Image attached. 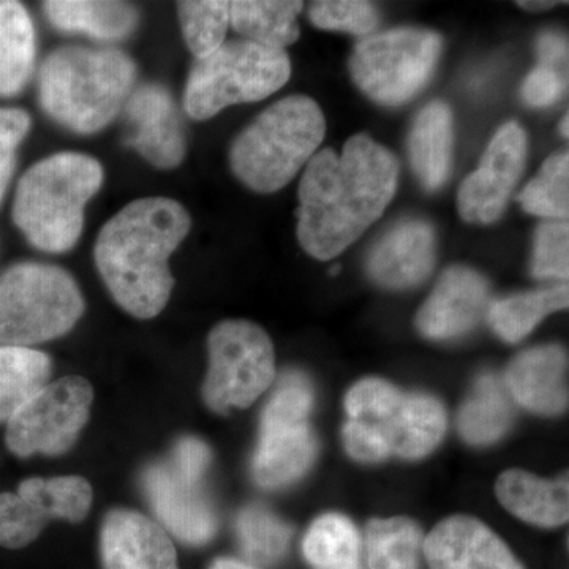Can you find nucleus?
I'll return each mask as SVG.
<instances>
[{
    "instance_id": "obj_23",
    "label": "nucleus",
    "mask_w": 569,
    "mask_h": 569,
    "mask_svg": "<svg viewBox=\"0 0 569 569\" xmlns=\"http://www.w3.org/2000/svg\"><path fill=\"white\" fill-rule=\"evenodd\" d=\"M415 174L433 192L447 182L452 157V114L447 103L432 102L419 112L408 137Z\"/></svg>"
},
{
    "instance_id": "obj_7",
    "label": "nucleus",
    "mask_w": 569,
    "mask_h": 569,
    "mask_svg": "<svg viewBox=\"0 0 569 569\" xmlns=\"http://www.w3.org/2000/svg\"><path fill=\"white\" fill-rule=\"evenodd\" d=\"M84 307L66 269L37 261L10 266L0 274V346L29 348L66 336Z\"/></svg>"
},
{
    "instance_id": "obj_41",
    "label": "nucleus",
    "mask_w": 569,
    "mask_h": 569,
    "mask_svg": "<svg viewBox=\"0 0 569 569\" xmlns=\"http://www.w3.org/2000/svg\"><path fill=\"white\" fill-rule=\"evenodd\" d=\"M537 51L539 66L550 67V69L557 71H560V67H567L568 41L560 33H542L538 39Z\"/></svg>"
},
{
    "instance_id": "obj_42",
    "label": "nucleus",
    "mask_w": 569,
    "mask_h": 569,
    "mask_svg": "<svg viewBox=\"0 0 569 569\" xmlns=\"http://www.w3.org/2000/svg\"><path fill=\"white\" fill-rule=\"evenodd\" d=\"M211 569H253L249 565L242 563V561L233 559H220L213 561Z\"/></svg>"
},
{
    "instance_id": "obj_34",
    "label": "nucleus",
    "mask_w": 569,
    "mask_h": 569,
    "mask_svg": "<svg viewBox=\"0 0 569 569\" xmlns=\"http://www.w3.org/2000/svg\"><path fill=\"white\" fill-rule=\"evenodd\" d=\"M236 530L246 556L260 565L282 559L291 537L290 527L263 507L242 509Z\"/></svg>"
},
{
    "instance_id": "obj_25",
    "label": "nucleus",
    "mask_w": 569,
    "mask_h": 569,
    "mask_svg": "<svg viewBox=\"0 0 569 569\" xmlns=\"http://www.w3.org/2000/svg\"><path fill=\"white\" fill-rule=\"evenodd\" d=\"M302 2H264L238 0L230 2V24L246 40L283 50L299 39L298 14Z\"/></svg>"
},
{
    "instance_id": "obj_6",
    "label": "nucleus",
    "mask_w": 569,
    "mask_h": 569,
    "mask_svg": "<svg viewBox=\"0 0 569 569\" xmlns=\"http://www.w3.org/2000/svg\"><path fill=\"white\" fill-rule=\"evenodd\" d=\"M325 133V116L317 102L306 96L287 97L236 138L231 170L254 192L274 193L310 162Z\"/></svg>"
},
{
    "instance_id": "obj_17",
    "label": "nucleus",
    "mask_w": 569,
    "mask_h": 569,
    "mask_svg": "<svg viewBox=\"0 0 569 569\" xmlns=\"http://www.w3.org/2000/svg\"><path fill=\"white\" fill-rule=\"evenodd\" d=\"M100 550L104 569H179L162 526L132 509H114L107 516Z\"/></svg>"
},
{
    "instance_id": "obj_5",
    "label": "nucleus",
    "mask_w": 569,
    "mask_h": 569,
    "mask_svg": "<svg viewBox=\"0 0 569 569\" xmlns=\"http://www.w3.org/2000/svg\"><path fill=\"white\" fill-rule=\"evenodd\" d=\"M103 176L102 163L84 153L40 160L18 182L14 224L41 252H69L80 241L86 204L102 189Z\"/></svg>"
},
{
    "instance_id": "obj_27",
    "label": "nucleus",
    "mask_w": 569,
    "mask_h": 569,
    "mask_svg": "<svg viewBox=\"0 0 569 569\" xmlns=\"http://www.w3.org/2000/svg\"><path fill=\"white\" fill-rule=\"evenodd\" d=\"M512 403L503 381L496 376L479 378L459 417L462 437L471 445H488L508 432Z\"/></svg>"
},
{
    "instance_id": "obj_37",
    "label": "nucleus",
    "mask_w": 569,
    "mask_h": 569,
    "mask_svg": "<svg viewBox=\"0 0 569 569\" xmlns=\"http://www.w3.org/2000/svg\"><path fill=\"white\" fill-rule=\"evenodd\" d=\"M569 227L567 220L539 224L535 234L531 272L538 279H568Z\"/></svg>"
},
{
    "instance_id": "obj_43",
    "label": "nucleus",
    "mask_w": 569,
    "mask_h": 569,
    "mask_svg": "<svg viewBox=\"0 0 569 569\" xmlns=\"http://www.w3.org/2000/svg\"><path fill=\"white\" fill-rule=\"evenodd\" d=\"M519 6L526 10L538 11V10L552 9V7L556 6V2H519Z\"/></svg>"
},
{
    "instance_id": "obj_29",
    "label": "nucleus",
    "mask_w": 569,
    "mask_h": 569,
    "mask_svg": "<svg viewBox=\"0 0 569 569\" xmlns=\"http://www.w3.org/2000/svg\"><path fill=\"white\" fill-rule=\"evenodd\" d=\"M421 531L413 520H372L367 527L370 569H419Z\"/></svg>"
},
{
    "instance_id": "obj_31",
    "label": "nucleus",
    "mask_w": 569,
    "mask_h": 569,
    "mask_svg": "<svg viewBox=\"0 0 569 569\" xmlns=\"http://www.w3.org/2000/svg\"><path fill=\"white\" fill-rule=\"evenodd\" d=\"M18 490L32 497L50 520L80 522L92 505L91 485L80 477L29 478Z\"/></svg>"
},
{
    "instance_id": "obj_4",
    "label": "nucleus",
    "mask_w": 569,
    "mask_h": 569,
    "mask_svg": "<svg viewBox=\"0 0 569 569\" xmlns=\"http://www.w3.org/2000/svg\"><path fill=\"white\" fill-rule=\"evenodd\" d=\"M343 443L359 462L389 456L419 459L447 432V415L433 397L406 395L378 378H366L348 392Z\"/></svg>"
},
{
    "instance_id": "obj_1",
    "label": "nucleus",
    "mask_w": 569,
    "mask_h": 569,
    "mask_svg": "<svg viewBox=\"0 0 569 569\" xmlns=\"http://www.w3.org/2000/svg\"><path fill=\"white\" fill-rule=\"evenodd\" d=\"M399 163L383 146L355 134L337 156L325 149L299 183L298 239L317 260H331L365 234L391 203Z\"/></svg>"
},
{
    "instance_id": "obj_8",
    "label": "nucleus",
    "mask_w": 569,
    "mask_h": 569,
    "mask_svg": "<svg viewBox=\"0 0 569 569\" xmlns=\"http://www.w3.org/2000/svg\"><path fill=\"white\" fill-rule=\"evenodd\" d=\"M291 77L284 50L249 40L224 41L211 56L197 59L187 80L183 110L206 121L231 104L252 103L280 91Z\"/></svg>"
},
{
    "instance_id": "obj_3",
    "label": "nucleus",
    "mask_w": 569,
    "mask_h": 569,
    "mask_svg": "<svg viewBox=\"0 0 569 569\" xmlns=\"http://www.w3.org/2000/svg\"><path fill=\"white\" fill-rule=\"evenodd\" d=\"M137 81L133 59L114 48L63 47L41 63L37 89L43 111L74 133L110 126Z\"/></svg>"
},
{
    "instance_id": "obj_26",
    "label": "nucleus",
    "mask_w": 569,
    "mask_h": 569,
    "mask_svg": "<svg viewBox=\"0 0 569 569\" xmlns=\"http://www.w3.org/2000/svg\"><path fill=\"white\" fill-rule=\"evenodd\" d=\"M51 359L28 347L0 346V422H7L51 377Z\"/></svg>"
},
{
    "instance_id": "obj_44",
    "label": "nucleus",
    "mask_w": 569,
    "mask_h": 569,
    "mask_svg": "<svg viewBox=\"0 0 569 569\" xmlns=\"http://www.w3.org/2000/svg\"><path fill=\"white\" fill-rule=\"evenodd\" d=\"M569 119H568V114H565V118L561 119V123H560V132L561 134H563V137H568V122Z\"/></svg>"
},
{
    "instance_id": "obj_30",
    "label": "nucleus",
    "mask_w": 569,
    "mask_h": 569,
    "mask_svg": "<svg viewBox=\"0 0 569 569\" xmlns=\"http://www.w3.org/2000/svg\"><path fill=\"white\" fill-rule=\"evenodd\" d=\"M359 552H361V539L358 530L343 516H321L307 531L306 559L318 569L358 565Z\"/></svg>"
},
{
    "instance_id": "obj_2",
    "label": "nucleus",
    "mask_w": 569,
    "mask_h": 569,
    "mask_svg": "<svg viewBox=\"0 0 569 569\" xmlns=\"http://www.w3.org/2000/svg\"><path fill=\"white\" fill-rule=\"evenodd\" d=\"M192 228V219L171 198H140L103 224L93 258L108 291L140 320L159 316L174 288L170 258Z\"/></svg>"
},
{
    "instance_id": "obj_18",
    "label": "nucleus",
    "mask_w": 569,
    "mask_h": 569,
    "mask_svg": "<svg viewBox=\"0 0 569 569\" xmlns=\"http://www.w3.org/2000/svg\"><path fill=\"white\" fill-rule=\"evenodd\" d=\"M425 553L430 569H523L489 527L467 516L438 523Z\"/></svg>"
},
{
    "instance_id": "obj_12",
    "label": "nucleus",
    "mask_w": 569,
    "mask_h": 569,
    "mask_svg": "<svg viewBox=\"0 0 569 569\" xmlns=\"http://www.w3.org/2000/svg\"><path fill=\"white\" fill-rule=\"evenodd\" d=\"M93 391L81 377L48 383L7 421L6 443L18 458L69 451L91 415Z\"/></svg>"
},
{
    "instance_id": "obj_33",
    "label": "nucleus",
    "mask_w": 569,
    "mask_h": 569,
    "mask_svg": "<svg viewBox=\"0 0 569 569\" xmlns=\"http://www.w3.org/2000/svg\"><path fill=\"white\" fill-rule=\"evenodd\" d=\"M527 212L545 219L567 220L569 213V153L549 157L537 178L519 194Z\"/></svg>"
},
{
    "instance_id": "obj_38",
    "label": "nucleus",
    "mask_w": 569,
    "mask_h": 569,
    "mask_svg": "<svg viewBox=\"0 0 569 569\" xmlns=\"http://www.w3.org/2000/svg\"><path fill=\"white\" fill-rule=\"evenodd\" d=\"M32 119L22 108H0V203L14 174L18 149L31 132Z\"/></svg>"
},
{
    "instance_id": "obj_21",
    "label": "nucleus",
    "mask_w": 569,
    "mask_h": 569,
    "mask_svg": "<svg viewBox=\"0 0 569 569\" xmlns=\"http://www.w3.org/2000/svg\"><path fill=\"white\" fill-rule=\"evenodd\" d=\"M497 496L508 511L541 527H559L568 522V478L557 481L509 470L497 482Z\"/></svg>"
},
{
    "instance_id": "obj_20",
    "label": "nucleus",
    "mask_w": 569,
    "mask_h": 569,
    "mask_svg": "<svg viewBox=\"0 0 569 569\" xmlns=\"http://www.w3.org/2000/svg\"><path fill=\"white\" fill-rule=\"evenodd\" d=\"M567 369V353L560 347L531 348L509 365L505 387L535 413H561L568 407Z\"/></svg>"
},
{
    "instance_id": "obj_13",
    "label": "nucleus",
    "mask_w": 569,
    "mask_h": 569,
    "mask_svg": "<svg viewBox=\"0 0 569 569\" xmlns=\"http://www.w3.org/2000/svg\"><path fill=\"white\" fill-rule=\"evenodd\" d=\"M527 157V134L518 122H507L493 134L481 163L458 194L460 217L468 223L489 224L500 219Z\"/></svg>"
},
{
    "instance_id": "obj_16",
    "label": "nucleus",
    "mask_w": 569,
    "mask_h": 569,
    "mask_svg": "<svg viewBox=\"0 0 569 569\" xmlns=\"http://www.w3.org/2000/svg\"><path fill=\"white\" fill-rule=\"evenodd\" d=\"M488 309L489 283L485 277L466 266H452L419 310L417 326L427 339H455L470 332Z\"/></svg>"
},
{
    "instance_id": "obj_40",
    "label": "nucleus",
    "mask_w": 569,
    "mask_h": 569,
    "mask_svg": "<svg viewBox=\"0 0 569 569\" xmlns=\"http://www.w3.org/2000/svg\"><path fill=\"white\" fill-rule=\"evenodd\" d=\"M171 463L182 473L197 479H204L211 466V451L200 438L186 437L176 443Z\"/></svg>"
},
{
    "instance_id": "obj_11",
    "label": "nucleus",
    "mask_w": 569,
    "mask_h": 569,
    "mask_svg": "<svg viewBox=\"0 0 569 569\" xmlns=\"http://www.w3.org/2000/svg\"><path fill=\"white\" fill-rule=\"evenodd\" d=\"M208 348L203 397L213 411L250 407L271 387L274 347L260 326L246 320L222 321L209 335Z\"/></svg>"
},
{
    "instance_id": "obj_19",
    "label": "nucleus",
    "mask_w": 569,
    "mask_h": 569,
    "mask_svg": "<svg viewBox=\"0 0 569 569\" xmlns=\"http://www.w3.org/2000/svg\"><path fill=\"white\" fill-rule=\"evenodd\" d=\"M436 264V233L425 220L408 219L395 228L370 253L367 269L389 290H406L425 282Z\"/></svg>"
},
{
    "instance_id": "obj_35",
    "label": "nucleus",
    "mask_w": 569,
    "mask_h": 569,
    "mask_svg": "<svg viewBox=\"0 0 569 569\" xmlns=\"http://www.w3.org/2000/svg\"><path fill=\"white\" fill-rule=\"evenodd\" d=\"M48 520L32 497L20 490L0 493V548H26L39 538Z\"/></svg>"
},
{
    "instance_id": "obj_14",
    "label": "nucleus",
    "mask_w": 569,
    "mask_h": 569,
    "mask_svg": "<svg viewBox=\"0 0 569 569\" xmlns=\"http://www.w3.org/2000/svg\"><path fill=\"white\" fill-rule=\"evenodd\" d=\"M123 144L159 170H174L186 159L187 138L181 112L162 84L133 89L122 108Z\"/></svg>"
},
{
    "instance_id": "obj_36",
    "label": "nucleus",
    "mask_w": 569,
    "mask_h": 569,
    "mask_svg": "<svg viewBox=\"0 0 569 569\" xmlns=\"http://www.w3.org/2000/svg\"><path fill=\"white\" fill-rule=\"evenodd\" d=\"M310 21L325 31H340L353 36H369L376 31L380 17L372 3L361 0H326L313 3Z\"/></svg>"
},
{
    "instance_id": "obj_39",
    "label": "nucleus",
    "mask_w": 569,
    "mask_h": 569,
    "mask_svg": "<svg viewBox=\"0 0 569 569\" xmlns=\"http://www.w3.org/2000/svg\"><path fill=\"white\" fill-rule=\"evenodd\" d=\"M565 86H567V80L560 71L538 66L523 81L522 97L530 107H550L560 99Z\"/></svg>"
},
{
    "instance_id": "obj_28",
    "label": "nucleus",
    "mask_w": 569,
    "mask_h": 569,
    "mask_svg": "<svg viewBox=\"0 0 569 569\" xmlns=\"http://www.w3.org/2000/svg\"><path fill=\"white\" fill-rule=\"evenodd\" d=\"M568 302V284L508 296L489 306V325L507 342H520L537 328L542 318L557 310L567 309Z\"/></svg>"
},
{
    "instance_id": "obj_9",
    "label": "nucleus",
    "mask_w": 569,
    "mask_h": 569,
    "mask_svg": "<svg viewBox=\"0 0 569 569\" xmlns=\"http://www.w3.org/2000/svg\"><path fill=\"white\" fill-rule=\"evenodd\" d=\"M312 406V385L305 373L284 372L261 417L260 441L252 462L253 479L261 488L291 485L312 466L317 452L309 425Z\"/></svg>"
},
{
    "instance_id": "obj_22",
    "label": "nucleus",
    "mask_w": 569,
    "mask_h": 569,
    "mask_svg": "<svg viewBox=\"0 0 569 569\" xmlns=\"http://www.w3.org/2000/svg\"><path fill=\"white\" fill-rule=\"evenodd\" d=\"M43 11L58 31L100 41L126 40L140 24V13L126 2L51 0L43 2Z\"/></svg>"
},
{
    "instance_id": "obj_45",
    "label": "nucleus",
    "mask_w": 569,
    "mask_h": 569,
    "mask_svg": "<svg viewBox=\"0 0 569 569\" xmlns=\"http://www.w3.org/2000/svg\"><path fill=\"white\" fill-rule=\"evenodd\" d=\"M321 569H361L358 565H348V567L321 568Z\"/></svg>"
},
{
    "instance_id": "obj_10",
    "label": "nucleus",
    "mask_w": 569,
    "mask_h": 569,
    "mask_svg": "<svg viewBox=\"0 0 569 569\" xmlns=\"http://www.w3.org/2000/svg\"><path fill=\"white\" fill-rule=\"evenodd\" d=\"M441 51V37L426 29H392L359 41L350 73L367 97L383 107L410 102L426 88Z\"/></svg>"
},
{
    "instance_id": "obj_15",
    "label": "nucleus",
    "mask_w": 569,
    "mask_h": 569,
    "mask_svg": "<svg viewBox=\"0 0 569 569\" xmlns=\"http://www.w3.org/2000/svg\"><path fill=\"white\" fill-rule=\"evenodd\" d=\"M203 481L182 473L171 460L152 463L142 473V490L157 519L186 545H206L217 531L216 511Z\"/></svg>"
},
{
    "instance_id": "obj_32",
    "label": "nucleus",
    "mask_w": 569,
    "mask_h": 569,
    "mask_svg": "<svg viewBox=\"0 0 569 569\" xmlns=\"http://www.w3.org/2000/svg\"><path fill=\"white\" fill-rule=\"evenodd\" d=\"M178 13L183 40L194 58H208L222 47L230 26V2H179Z\"/></svg>"
},
{
    "instance_id": "obj_24",
    "label": "nucleus",
    "mask_w": 569,
    "mask_h": 569,
    "mask_svg": "<svg viewBox=\"0 0 569 569\" xmlns=\"http://www.w3.org/2000/svg\"><path fill=\"white\" fill-rule=\"evenodd\" d=\"M36 28L21 2L0 0V97L24 91L36 69Z\"/></svg>"
}]
</instances>
